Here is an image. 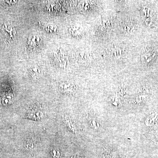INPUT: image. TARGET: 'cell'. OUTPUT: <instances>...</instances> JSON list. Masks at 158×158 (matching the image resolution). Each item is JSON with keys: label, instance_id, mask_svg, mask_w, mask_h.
<instances>
[{"label": "cell", "instance_id": "cell-17", "mask_svg": "<svg viewBox=\"0 0 158 158\" xmlns=\"http://www.w3.org/2000/svg\"><path fill=\"white\" fill-rule=\"evenodd\" d=\"M13 100V97L12 95H6L4 98L3 99V101H4V102L6 104L11 103L12 102Z\"/></svg>", "mask_w": 158, "mask_h": 158}, {"label": "cell", "instance_id": "cell-13", "mask_svg": "<svg viewBox=\"0 0 158 158\" xmlns=\"http://www.w3.org/2000/svg\"><path fill=\"white\" fill-rule=\"evenodd\" d=\"M25 144H27L26 147L28 148H34V145L36 144V141L34 139L32 138H28L26 141Z\"/></svg>", "mask_w": 158, "mask_h": 158}, {"label": "cell", "instance_id": "cell-9", "mask_svg": "<svg viewBox=\"0 0 158 158\" xmlns=\"http://www.w3.org/2000/svg\"><path fill=\"white\" fill-rule=\"evenodd\" d=\"M149 96L148 90L144 87H142L137 94L136 99L138 102H142L148 98Z\"/></svg>", "mask_w": 158, "mask_h": 158}, {"label": "cell", "instance_id": "cell-5", "mask_svg": "<svg viewBox=\"0 0 158 158\" xmlns=\"http://www.w3.org/2000/svg\"><path fill=\"white\" fill-rule=\"evenodd\" d=\"M145 125L148 127L157 128L158 127V114L154 113L151 114L145 121Z\"/></svg>", "mask_w": 158, "mask_h": 158}, {"label": "cell", "instance_id": "cell-15", "mask_svg": "<svg viewBox=\"0 0 158 158\" xmlns=\"http://www.w3.org/2000/svg\"><path fill=\"white\" fill-rule=\"evenodd\" d=\"M65 119H66V122H67V125H68L71 129L72 130L73 132L75 131V127L74 124L73 123L70 118H69V117H66V116Z\"/></svg>", "mask_w": 158, "mask_h": 158}, {"label": "cell", "instance_id": "cell-11", "mask_svg": "<svg viewBox=\"0 0 158 158\" xmlns=\"http://www.w3.org/2000/svg\"><path fill=\"white\" fill-rule=\"evenodd\" d=\"M88 120L91 127L95 129H98L100 127V124L98 119L94 116H88Z\"/></svg>", "mask_w": 158, "mask_h": 158}, {"label": "cell", "instance_id": "cell-6", "mask_svg": "<svg viewBox=\"0 0 158 158\" xmlns=\"http://www.w3.org/2000/svg\"><path fill=\"white\" fill-rule=\"evenodd\" d=\"M40 42V37L37 34H32L28 39V44L31 48H35L38 47Z\"/></svg>", "mask_w": 158, "mask_h": 158}, {"label": "cell", "instance_id": "cell-12", "mask_svg": "<svg viewBox=\"0 0 158 158\" xmlns=\"http://www.w3.org/2000/svg\"><path fill=\"white\" fill-rule=\"evenodd\" d=\"M71 34H72L74 37H80L82 35V31L81 29L79 27L73 26L69 29Z\"/></svg>", "mask_w": 158, "mask_h": 158}, {"label": "cell", "instance_id": "cell-1", "mask_svg": "<svg viewBox=\"0 0 158 158\" xmlns=\"http://www.w3.org/2000/svg\"><path fill=\"white\" fill-rule=\"evenodd\" d=\"M156 57V49L152 47H148L141 54V61L144 65H150L155 62Z\"/></svg>", "mask_w": 158, "mask_h": 158}, {"label": "cell", "instance_id": "cell-7", "mask_svg": "<svg viewBox=\"0 0 158 158\" xmlns=\"http://www.w3.org/2000/svg\"><path fill=\"white\" fill-rule=\"evenodd\" d=\"M29 73L34 80H37L43 75V72L41 69L37 66H33L30 68Z\"/></svg>", "mask_w": 158, "mask_h": 158}, {"label": "cell", "instance_id": "cell-18", "mask_svg": "<svg viewBox=\"0 0 158 158\" xmlns=\"http://www.w3.org/2000/svg\"><path fill=\"white\" fill-rule=\"evenodd\" d=\"M52 153L53 154V156L54 158H58L60 156L59 151L56 149H53L52 150Z\"/></svg>", "mask_w": 158, "mask_h": 158}, {"label": "cell", "instance_id": "cell-2", "mask_svg": "<svg viewBox=\"0 0 158 158\" xmlns=\"http://www.w3.org/2000/svg\"><path fill=\"white\" fill-rule=\"evenodd\" d=\"M106 53L108 57L113 60H119L125 55L124 48L119 46L111 45L107 48Z\"/></svg>", "mask_w": 158, "mask_h": 158}, {"label": "cell", "instance_id": "cell-3", "mask_svg": "<svg viewBox=\"0 0 158 158\" xmlns=\"http://www.w3.org/2000/svg\"><path fill=\"white\" fill-rule=\"evenodd\" d=\"M137 23L134 19L126 18L121 21L120 29L126 34H132L137 29Z\"/></svg>", "mask_w": 158, "mask_h": 158}, {"label": "cell", "instance_id": "cell-14", "mask_svg": "<svg viewBox=\"0 0 158 158\" xmlns=\"http://www.w3.org/2000/svg\"><path fill=\"white\" fill-rule=\"evenodd\" d=\"M80 7L81 8L83 9V10H85V11H88L91 8V4H90L88 2H84L81 3V4H80Z\"/></svg>", "mask_w": 158, "mask_h": 158}, {"label": "cell", "instance_id": "cell-16", "mask_svg": "<svg viewBox=\"0 0 158 158\" xmlns=\"http://www.w3.org/2000/svg\"><path fill=\"white\" fill-rule=\"evenodd\" d=\"M103 158H116L115 155L112 152L105 151L103 154Z\"/></svg>", "mask_w": 158, "mask_h": 158}, {"label": "cell", "instance_id": "cell-4", "mask_svg": "<svg viewBox=\"0 0 158 158\" xmlns=\"http://www.w3.org/2000/svg\"><path fill=\"white\" fill-rule=\"evenodd\" d=\"M27 115L29 118L35 120H39L45 116V114L42 109L36 106L31 108L28 111Z\"/></svg>", "mask_w": 158, "mask_h": 158}, {"label": "cell", "instance_id": "cell-10", "mask_svg": "<svg viewBox=\"0 0 158 158\" xmlns=\"http://www.w3.org/2000/svg\"><path fill=\"white\" fill-rule=\"evenodd\" d=\"M110 22L109 19H102L101 21L98 25V29L101 32H105V30L109 31L110 29Z\"/></svg>", "mask_w": 158, "mask_h": 158}, {"label": "cell", "instance_id": "cell-8", "mask_svg": "<svg viewBox=\"0 0 158 158\" xmlns=\"http://www.w3.org/2000/svg\"><path fill=\"white\" fill-rule=\"evenodd\" d=\"M59 88L62 92L67 94H73L75 90V87L73 84L67 82L61 84Z\"/></svg>", "mask_w": 158, "mask_h": 158}]
</instances>
